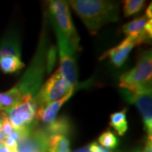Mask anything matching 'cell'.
Instances as JSON below:
<instances>
[{
    "instance_id": "obj_20",
    "label": "cell",
    "mask_w": 152,
    "mask_h": 152,
    "mask_svg": "<svg viewBox=\"0 0 152 152\" xmlns=\"http://www.w3.org/2000/svg\"><path fill=\"white\" fill-rule=\"evenodd\" d=\"M98 143L102 146L107 149H115L118 145V140L112 131L107 130L103 132L98 138Z\"/></svg>"
},
{
    "instance_id": "obj_1",
    "label": "cell",
    "mask_w": 152,
    "mask_h": 152,
    "mask_svg": "<svg viewBox=\"0 0 152 152\" xmlns=\"http://www.w3.org/2000/svg\"><path fill=\"white\" fill-rule=\"evenodd\" d=\"M91 35L119 20L118 0H67Z\"/></svg>"
},
{
    "instance_id": "obj_14",
    "label": "cell",
    "mask_w": 152,
    "mask_h": 152,
    "mask_svg": "<svg viewBox=\"0 0 152 152\" xmlns=\"http://www.w3.org/2000/svg\"><path fill=\"white\" fill-rule=\"evenodd\" d=\"M43 129L48 136L60 134L68 137L72 129V127L69 118L65 116H62L55 118L53 122L44 126Z\"/></svg>"
},
{
    "instance_id": "obj_24",
    "label": "cell",
    "mask_w": 152,
    "mask_h": 152,
    "mask_svg": "<svg viewBox=\"0 0 152 152\" xmlns=\"http://www.w3.org/2000/svg\"><path fill=\"white\" fill-rule=\"evenodd\" d=\"M152 137L151 136H147L145 145L142 152H152Z\"/></svg>"
},
{
    "instance_id": "obj_13",
    "label": "cell",
    "mask_w": 152,
    "mask_h": 152,
    "mask_svg": "<svg viewBox=\"0 0 152 152\" xmlns=\"http://www.w3.org/2000/svg\"><path fill=\"white\" fill-rule=\"evenodd\" d=\"M4 56L21 57L20 40L18 33L15 31L7 33L0 42V57Z\"/></svg>"
},
{
    "instance_id": "obj_7",
    "label": "cell",
    "mask_w": 152,
    "mask_h": 152,
    "mask_svg": "<svg viewBox=\"0 0 152 152\" xmlns=\"http://www.w3.org/2000/svg\"><path fill=\"white\" fill-rule=\"evenodd\" d=\"M58 49L59 53L60 68L61 75L65 79V80L71 86L75 88L77 83L78 74H77V66L75 58V50L72 48L70 44L65 39V37L58 31H55Z\"/></svg>"
},
{
    "instance_id": "obj_29",
    "label": "cell",
    "mask_w": 152,
    "mask_h": 152,
    "mask_svg": "<svg viewBox=\"0 0 152 152\" xmlns=\"http://www.w3.org/2000/svg\"><path fill=\"white\" fill-rule=\"evenodd\" d=\"M3 143H4V142H2L1 140H0V145H1V144H3Z\"/></svg>"
},
{
    "instance_id": "obj_12",
    "label": "cell",
    "mask_w": 152,
    "mask_h": 152,
    "mask_svg": "<svg viewBox=\"0 0 152 152\" xmlns=\"http://www.w3.org/2000/svg\"><path fill=\"white\" fill-rule=\"evenodd\" d=\"M74 91H71L65 96L61 98L59 100L51 102L43 107H38L37 108L35 118L37 122H42L46 124H48L51 122H53L56 118L57 114L59 111L60 107L65 103L72 96Z\"/></svg>"
},
{
    "instance_id": "obj_2",
    "label": "cell",
    "mask_w": 152,
    "mask_h": 152,
    "mask_svg": "<svg viewBox=\"0 0 152 152\" xmlns=\"http://www.w3.org/2000/svg\"><path fill=\"white\" fill-rule=\"evenodd\" d=\"M48 48V36L47 29L44 26L32 61L20 80L14 86L21 97L22 103L32 100L42 87L44 75L47 72V53Z\"/></svg>"
},
{
    "instance_id": "obj_4",
    "label": "cell",
    "mask_w": 152,
    "mask_h": 152,
    "mask_svg": "<svg viewBox=\"0 0 152 152\" xmlns=\"http://www.w3.org/2000/svg\"><path fill=\"white\" fill-rule=\"evenodd\" d=\"M48 4L49 16L54 31H59L75 51H80V38L73 23L67 0H46Z\"/></svg>"
},
{
    "instance_id": "obj_16",
    "label": "cell",
    "mask_w": 152,
    "mask_h": 152,
    "mask_svg": "<svg viewBox=\"0 0 152 152\" xmlns=\"http://www.w3.org/2000/svg\"><path fill=\"white\" fill-rule=\"evenodd\" d=\"M127 109L120 112L114 113L110 117V126L119 136H123L128 130V120H127Z\"/></svg>"
},
{
    "instance_id": "obj_28",
    "label": "cell",
    "mask_w": 152,
    "mask_h": 152,
    "mask_svg": "<svg viewBox=\"0 0 152 152\" xmlns=\"http://www.w3.org/2000/svg\"><path fill=\"white\" fill-rule=\"evenodd\" d=\"M133 152H141V150H140V149H136L135 151Z\"/></svg>"
},
{
    "instance_id": "obj_22",
    "label": "cell",
    "mask_w": 152,
    "mask_h": 152,
    "mask_svg": "<svg viewBox=\"0 0 152 152\" xmlns=\"http://www.w3.org/2000/svg\"><path fill=\"white\" fill-rule=\"evenodd\" d=\"M56 48L53 46L49 47L47 53V73L53 70L56 62Z\"/></svg>"
},
{
    "instance_id": "obj_11",
    "label": "cell",
    "mask_w": 152,
    "mask_h": 152,
    "mask_svg": "<svg viewBox=\"0 0 152 152\" xmlns=\"http://www.w3.org/2000/svg\"><path fill=\"white\" fill-rule=\"evenodd\" d=\"M149 20L145 15L134 19L133 20L126 23L122 27V32L126 37H130L136 39L140 45L143 43H151L152 36L146 32L145 26Z\"/></svg>"
},
{
    "instance_id": "obj_18",
    "label": "cell",
    "mask_w": 152,
    "mask_h": 152,
    "mask_svg": "<svg viewBox=\"0 0 152 152\" xmlns=\"http://www.w3.org/2000/svg\"><path fill=\"white\" fill-rule=\"evenodd\" d=\"M25 67L20 57L4 56L0 57V69L5 74H11L20 70Z\"/></svg>"
},
{
    "instance_id": "obj_25",
    "label": "cell",
    "mask_w": 152,
    "mask_h": 152,
    "mask_svg": "<svg viewBox=\"0 0 152 152\" xmlns=\"http://www.w3.org/2000/svg\"><path fill=\"white\" fill-rule=\"evenodd\" d=\"M152 5H151V3H150V5L149 7L147 8L146 11H145V15L148 18V19H151L152 17Z\"/></svg>"
},
{
    "instance_id": "obj_27",
    "label": "cell",
    "mask_w": 152,
    "mask_h": 152,
    "mask_svg": "<svg viewBox=\"0 0 152 152\" xmlns=\"http://www.w3.org/2000/svg\"><path fill=\"white\" fill-rule=\"evenodd\" d=\"M0 152H12L10 151L7 147L4 145V144L3 143V144H1L0 145Z\"/></svg>"
},
{
    "instance_id": "obj_10",
    "label": "cell",
    "mask_w": 152,
    "mask_h": 152,
    "mask_svg": "<svg viewBox=\"0 0 152 152\" xmlns=\"http://www.w3.org/2000/svg\"><path fill=\"white\" fill-rule=\"evenodd\" d=\"M136 46H140L136 39L130 37H126L123 42H121L113 48L107 51L101 56L99 59L103 60L108 58L114 66H116L117 68H120L124 64L129 53Z\"/></svg>"
},
{
    "instance_id": "obj_17",
    "label": "cell",
    "mask_w": 152,
    "mask_h": 152,
    "mask_svg": "<svg viewBox=\"0 0 152 152\" xmlns=\"http://www.w3.org/2000/svg\"><path fill=\"white\" fill-rule=\"evenodd\" d=\"M48 152H70V141L60 134L48 136Z\"/></svg>"
},
{
    "instance_id": "obj_19",
    "label": "cell",
    "mask_w": 152,
    "mask_h": 152,
    "mask_svg": "<svg viewBox=\"0 0 152 152\" xmlns=\"http://www.w3.org/2000/svg\"><path fill=\"white\" fill-rule=\"evenodd\" d=\"M146 0H124L123 11L125 17H129L140 12Z\"/></svg>"
},
{
    "instance_id": "obj_9",
    "label": "cell",
    "mask_w": 152,
    "mask_h": 152,
    "mask_svg": "<svg viewBox=\"0 0 152 152\" xmlns=\"http://www.w3.org/2000/svg\"><path fill=\"white\" fill-rule=\"evenodd\" d=\"M37 103L34 99L25 102L15 107L5 111L13 129H22L30 125L35 118Z\"/></svg>"
},
{
    "instance_id": "obj_15",
    "label": "cell",
    "mask_w": 152,
    "mask_h": 152,
    "mask_svg": "<svg viewBox=\"0 0 152 152\" xmlns=\"http://www.w3.org/2000/svg\"><path fill=\"white\" fill-rule=\"evenodd\" d=\"M22 103V99L16 90L13 87L6 92L0 93V111L5 112Z\"/></svg>"
},
{
    "instance_id": "obj_21",
    "label": "cell",
    "mask_w": 152,
    "mask_h": 152,
    "mask_svg": "<svg viewBox=\"0 0 152 152\" xmlns=\"http://www.w3.org/2000/svg\"><path fill=\"white\" fill-rule=\"evenodd\" d=\"M0 125H1V129L5 137L10 135L14 129L5 112H0Z\"/></svg>"
},
{
    "instance_id": "obj_23",
    "label": "cell",
    "mask_w": 152,
    "mask_h": 152,
    "mask_svg": "<svg viewBox=\"0 0 152 152\" xmlns=\"http://www.w3.org/2000/svg\"><path fill=\"white\" fill-rule=\"evenodd\" d=\"M89 146H90V152H113L109 149L102 146L96 142H93L90 144Z\"/></svg>"
},
{
    "instance_id": "obj_26",
    "label": "cell",
    "mask_w": 152,
    "mask_h": 152,
    "mask_svg": "<svg viewBox=\"0 0 152 152\" xmlns=\"http://www.w3.org/2000/svg\"><path fill=\"white\" fill-rule=\"evenodd\" d=\"M73 152H90V146L86 145V146H84L80 148V149H78L77 151Z\"/></svg>"
},
{
    "instance_id": "obj_3",
    "label": "cell",
    "mask_w": 152,
    "mask_h": 152,
    "mask_svg": "<svg viewBox=\"0 0 152 152\" xmlns=\"http://www.w3.org/2000/svg\"><path fill=\"white\" fill-rule=\"evenodd\" d=\"M151 49L139 56L136 65L120 77L119 86L134 93H151Z\"/></svg>"
},
{
    "instance_id": "obj_6",
    "label": "cell",
    "mask_w": 152,
    "mask_h": 152,
    "mask_svg": "<svg viewBox=\"0 0 152 152\" xmlns=\"http://www.w3.org/2000/svg\"><path fill=\"white\" fill-rule=\"evenodd\" d=\"M21 130V137L17 142V152H48V135L37 120Z\"/></svg>"
},
{
    "instance_id": "obj_8",
    "label": "cell",
    "mask_w": 152,
    "mask_h": 152,
    "mask_svg": "<svg viewBox=\"0 0 152 152\" xmlns=\"http://www.w3.org/2000/svg\"><path fill=\"white\" fill-rule=\"evenodd\" d=\"M121 93L127 102L137 107L141 115L144 129L147 136L152 134V96L151 93H134L130 91L122 89Z\"/></svg>"
},
{
    "instance_id": "obj_5",
    "label": "cell",
    "mask_w": 152,
    "mask_h": 152,
    "mask_svg": "<svg viewBox=\"0 0 152 152\" xmlns=\"http://www.w3.org/2000/svg\"><path fill=\"white\" fill-rule=\"evenodd\" d=\"M71 91H74V87L66 81L58 69L42 86L33 99L37 107H43L63 98Z\"/></svg>"
}]
</instances>
